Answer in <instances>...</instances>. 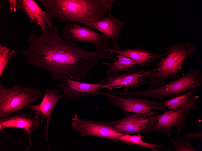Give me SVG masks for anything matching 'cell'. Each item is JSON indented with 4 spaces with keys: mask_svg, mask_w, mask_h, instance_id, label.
Instances as JSON below:
<instances>
[{
    "mask_svg": "<svg viewBox=\"0 0 202 151\" xmlns=\"http://www.w3.org/2000/svg\"><path fill=\"white\" fill-rule=\"evenodd\" d=\"M118 59L113 63L103 62L102 65L109 66V68L107 70L105 74H114L122 71L135 73L139 67L136 63L132 59L121 55H113Z\"/></svg>",
    "mask_w": 202,
    "mask_h": 151,
    "instance_id": "d6986e66",
    "label": "cell"
},
{
    "mask_svg": "<svg viewBox=\"0 0 202 151\" xmlns=\"http://www.w3.org/2000/svg\"><path fill=\"white\" fill-rule=\"evenodd\" d=\"M103 51H106L121 55L129 57L135 61L139 67H150L155 60L162 59L168 54H165L151 51L142 46H138L133 48L115 49L110 48L101 49Z\"/></svg>",
    "mask_w": 202,
    "mask_h": 151,
    "instance_id": "5bb4252c",
    "label": "cell"
},
{
    "mask_svg": "<svg viewBox=\"0 0 202 151\" xmlns=\"http://www.w3.org/2000/svg\"><path fill=\"white\" fill-rule=\"evenodd\" d=\"M167 55L158 63L149 73L142 76L140 80H145L147 90L152 89L165 84L168 78L176 79L180 77V71L184 62L197 50L194 43L180 42L166 47Z\"/></svg>",
    "mask_w": 202,
    "mask_h": 151,
    "instance_id": "3957f363",
    "label": "cell"
},
{
    "mask_svg": "<svg viewBox=\"0 0 202 151\" xmlns=\"http://www.w3.org/2000/svg\"><path fill=\"white\" fill-rule=\"evenodd\" d=\"M70 123L72 128L80 133L78 137L84 136L97 137L105 139L118 143L119 138L123 133L118 132L104 121H96L79 118L74 113Z\"/></svg>",
    "mask_w": 202,
    "mask_h": 151,
    "instance_id": "9c48e42d",
    "label": "cell"
},
{
    "mask_svg": "<svg viewBox=\"0 0 202 151\" xmlns=\"http://www.w3.org/2000/svg\"><path fill=\"white\" fill-rule=\"evenodd\" d=\"M62 37L69 42H88L97 49L108 48L109 39L89 27L67 21L61 32Z\"/></svg>",
    "mask_w": 202,
    "mask_h": 151,
    "instance_id": "ba28073f",
    "label": "cell"
},
{
    "mask_svg": "<svg viewBox=\"0 0 202 151\" xmlns=\"http://www.w3.org/2000/svg\"><path fill=\"white\" fill-rule=\"evenodd\" d=\"M64 95V94H59L56 89H46L43 99L39 104L32 105L27 107L33 111L35 115L40 117L41 127L46 120L45 134L47 141H48V127L51 114L56 104Z\"/></svg>",
    "mask_w": 202,
    "mask_h": 151,
    "instance_id": "2e32d148",
    "label": "cell"
},
{
    "mask_svg": "<svg viewBox=\"0 0 202 151\" xmlns=\"http://www.w3.org/2000/svg\"><path fill=\"white\" fill-rule=\"evenodd\" d=\"M175 147V151H197L191 146L190 140L187 139L182 138L178 136L174 139L171 138Z\"/></svg>",
    "mask_w": 202,
    "mask_h": 151,
    "instance_id": "7402d4cb",
    "label": "cell"
},
{
    "mask_svg": "<svg viewBox=\"0 0 202 151\" xmlns=\"http://www.w3.org/2000/svg\"><path fill=\"white\" fill-rule=\"evenodd\" d=\"M42 94L35 87L16 85L6 87L0 84V120L27 107Z\"/></svg>",
    "mask_w": 202,
    "mask_h": 151,
    "instance_id": "5b68a950",
    "label": "cell"
},
{
    "mask_svg": "<svg viewBox=\"0 0 202 151\" xmlns=\"http://www.w3.org/2000/svg\"><path fill=\"white\" fill-rule=\"evenodd\" d=\"M59 83L56 85L63 92L64 95L73 101L86 96H95L104 94V92L99 90L107 89V85L99 83L92 84L86 83L69 78L60 79Z\"/></svg>",
    "mask_w": 202,
    "mask_h": 151,
    "instance_id": "30bf717a",
    "label": "cell"
},
{
    "mask_svg": "<svg viewBox=\"0 0 202 151\" xmlns=\"http://www.w3.org/2000/svg\"><path fill=\"white\" fill-rule=\"evenodd\" d=\"M183 137L189 140L194 139L199 141H202V131L200 130L194 132H190L184 135Z\"/></svg>",
    "mask_w": 202,
    "mask_h": 151,
    "instance_id": "603a6c76",
    "label": "cell"
},
{
    "mask_svg": "<svg viewBox=\"0 0 202 151\" xmlns=\"http://www.w3.org/2000/svg\"><path fill=\"white\" fill-rule=\"evenodd\" d=\"M194 89L174 97L159 102L161 106L170 110H175L180 107L190 108L193 111L197 110L196 103L199 96L194 94Z\"/></svg>",
    "mask_w": 202,
    "mask_h": 151,
    "instance_id": "ac0fdd59",
    "label": "cell"
},
{
    "mask_svg": "<svg viewBox=\"0 0 202 151\" xmlns=\"http://www.w3.org/2000/svg\"><path fill=\"white\" fill-rule=\"evenodd\" d=\"M61 24L90 22L104 18L110 11L101 0H37Z\"/></svg>",
    "mask_w": 202,
    "mask_h": 151,
    "instance_id": "7a4b0ae2",
    "label": "cell"
},
{
    "mask_svg": "<svg viewBox=\"0 0 202 151\" xmlns=\"http://www.w3.org/2000/svg\"><path fill=\"white\" fill-rule=\"evenodd\" d=\"M154 115L128 113L120 119L104 121L117 131L124 134H148L154 132Z\"/></svg>",
    "mask_w": 202,
    "mask_h": 151,
    "instance_id": "52a82bcc",
    "label": "cell"
},
{
    "mask_svg": "<svg viewBox=\"0 0 202 151\" xmlns=\"http://www.w3.org/2000/svg\"><path fill=\"white\" fill-rule=\"evenodd\" d=\"M191 109L190 108L180 107L175 110L166 111L161 115H154V132L160 131L170 137L171 134V128L175 127L178 135L186 124L187 118Z\"/></svg>",
    "mask_w": 202,
    "mask_h": 151,
    "instance_id": "8fae6325",
    "label": "cell"
},
{
    "mask_svg": "<svg viewBox=\"0 0 202 151\" xmlns=\"http://www.w3.org/2000/svg\"><path fill=\"white\" fill-rule=\"evenodd\" d=\"M150 71H137L135 73L121 72L114 74H107L99 82L101 85H107V89L110 90L126 87L137 88L147 84L144 80H140L143 76L149 73Z\"/></svg>",
    "mask_w": 202,
    "mask_h": 151,
    "instance_id": "7c38bea8",
    "label": "cell"
},
{
    "mask_svg": "<svg viewBox=\"0 0 202 151\" xmlns=\"http://www.w3.org/2000/svg\"><path fill=\"white\" fill-rule=\"evenodd\" d=\"M40 120L37 115L32 116L30 112L27 113L22 111L17 112L14 115H11L0 120V131L8 127H16L24 130L27 133L30 144L32 145L31 136L33 132L38 129L40 125L38 122Z\"/></svg>",
    "mask_w": 202,
    "mask_h": 151,
    "instance_id": "9a60e30c",
    "label": "cell"
},
{
    "mask_svg": "<svg viewBox=\"0 0 202 151\" xmlns=\"http://www.w3.org/2000/svg\"><path fill=\"white\" fill-rule=\"evenodd\" d=\"M11 47L7 46H2L0 44V78L5 70L7 68V64L12 59L14 55L18 52L12 49L11 51Z\"/></svg>",
    "mask_w": 202,
    "mask_h": 151,
    "instance_id": "44dd1931",
    "label": "cell"
},
{
    "mask_svg": "<svg viewBox=\"0 0 202 151\" xmlns=\"http://www.w3.org/2000/svg\"><path fill=\"white\" fill-rule=\"evenodd\" d=\"M27 41L28 46L22 53L24 58L30 65L47 71L53 81L69 78L87 81L90 71L100 64L99 60H117L112 57L113 53L101 49L88 51L78 42L67 41L60 34L57 24L40 35L32 33Z\"/></svg>",
    "mask_w": 202,
    "mask_h": 151,
    "instance_id": "6da1fadb",
    "label": "cell"
},
{
    "mask_svg": "<svg viewBox=\"0 0 202 151\" xmlns=\"http://www.w3.org/2000/svg\"><path fill=\"white\" fill-rule=\"evenodd\" d=\"M9 8L11 10L14 11L15 12L17 9L20 8V5L18 2L15 0H9Z\"/></svg>",
    "mask_w": 202,
    "mask_h": 151,
    "instance_id": "cb8c5ba5",
    "label": "cell"
},
{
    "mask_svg": "<svg viewBox=\"0 0 202 151\" xmlns=\"http://www.w3.org/2000/svg\"><path fill=\"white\" fill-rule=\"evenodd\" d=\"M141 134L131 135L129 134H123L119 138L120 141L129 145H137L146 148L153 151H158L156 148L168 150L161 146L156 144L148 143L144 141Z\"/></svg>",
    "mask_w": 202,
    "mask_h": 151,
    "instance_id": "ffe728a7",
    "label": "cell"
},
{
    "mask_svg": "<svg viewBox=\"0 0 202 151\" xmlns=\"http://www.w3.org/2000/svg\"><path fill=\"white\" fill-rule=\"evenodd\" d=\"M104 94L109 103L121 110L124 114L134 113L151 115L159 114L154 110L164 112L167 109L161 106L159 101L151 100L150 98L131 96H120L115 95L112 92H105Z\"/></svg>",
    "mask_w": 202,
    "mask_h": 151,
    "instance_id": "8992f818",
    "label": "cell"
},
{
    "mask_svg": "<svg viewBox=\"0 0 202 151\" xmlns=\"http://www.w3.org/2000/svg\"><path fill=\"white\" fill-rule=\"evenodd\" d=\"M202 87V75L198 68H191L181 77L158 88L145 90H125L115 92L118 96H131L139 98H149L152 100L172 98L183 93Z\"/></svg>",
    "mask_w": 202,
    "mask_h": 151,
    "instance_id": "277c9868",
    "label": "cell"
},
{
    "mask_svg": "<svg viewBox=\"0 0 202 151\" xmlns=\"http://www.w3.org/2000/svg\"><path fill=\"white\" fill-rule=\"evenodd\" d=\"M20 9L26 15L31 24L40 26L41 32L48 27H52L54 18L51 14L40 7L34 0H18Z\"/></svg>",
    "mask_w": 202,
    "mask_h": 151,
    "instance_id": "e0dca14e",
    "label": "cell"
},
{
    "mask_svg": "<svg viewBox=\"0 0 202 151\" xmlns=\"http://www.w3.org/2000/svg\"><path fill=\"white\" fill-rule=\"evenodd\" d=\"M126 22L114 17L111 11H110L104 18L100 20L80 24L101 32L112 41L114 45V48L117 49L119 48L117 40L121 37L123 25Z\"/></svg>",
    "mask_w": 202,
    "mask_h": 151,
    "instance_id": "4fadbf2b",
    "label": "cell"
}]
</instances>
